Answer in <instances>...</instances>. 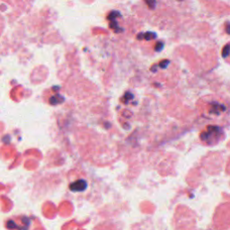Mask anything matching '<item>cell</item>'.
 Listing matches in <instances>:
<instances>
[{
    "label": "cell",
    "mask_w": 230,
    "mask_h": 230,
    "mask_svg": "<svg viewBox=\"0 0 230 230\" xmlns=\"http://www.w3.org/2000/svg\"><path fill=\"white\" fill-rule=\"evenodd\" d=\"M223 130L218 126H208L207 130L201 133V139L206 142L211 144L219 140V137L221 135H223Z\"/></svg>",
    "instance_id": "1"
},
{
    "label": "cell",
    "mask_w": 230,
    "mask_h": 230,
    "mask_svg": "<svg viewBox=\"0 0 230 230\" xmlns=\"http://www.w3.org/2000/svg\"><path fill=\"white\" fill-rule=\"evenodd\" d=\"M225 29H226V32L227 33L230 34V23H226V26H225Z\"/></svg>",
    "instance_id": "4"
},
{
    "label": "cell",
    "mask_w": 230,
    "mask_h": 230,
    "mask_svg": "<svg viewBox=\"0 0 230 230\" xmlns=\"http://www.w3.org/2000/svg\"><path fill=\"white\" fill-rule=\"evenodd\" d=\"M230 55V45L229 44H227L224 46V48L222 49V57L226 59L227 58L228 56Z\"/></svg>",
    "instance_id": "3"
},
{
    "label": "cell",
    "mask_w": 230,
    "mask_h": 230,
    "mask_svg": "<svg viewBox=\"0 0 230 230\" xmlns=\"http://www.w3.org/2000/svg\"><path fill=\"white\" fill-rule=\"evenodd\" d=\"M225 106L224 105H221V104H212V110H211V113H214L216 114H218L220 111H225Z\"/></svg>",
    "instance_id": "2"
}]
</instances>
